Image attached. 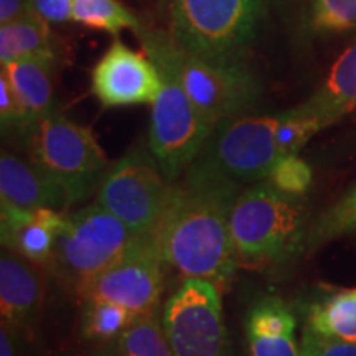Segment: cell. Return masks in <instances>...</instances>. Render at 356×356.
I'll return each mask as SVG.
<instances>
[{
  "label": "cell",
  "instance_id": "cell-23",
  "mask_svg": "<svg viewBox=\"0 0 356 356\" xmlns=\"http://www.w3.org/2000/svg\"><path fill=\"white\" fill-rule=\"evenodd\" d=\"M134 317L136 314L115 302L99 299V297H84L81 335L96 343L115 341V338L126 330Z\"/></svg>",
  "mask_w": 356,
  "mask_h": 356
},
{
  "label": "cell",
  "instance_id": "cell-4",
  "mask_svg": "<svg viewBox=\"0 0 356 356\" xmlns=\"http://www.w3.org/2000/svg\"><path fill=\"white\" fill-rule=\"evenodd\" d=\"M264 12L266 0H172L170 35L190 55L244 60Z\"/></svg>",
  "mask_w": 356,
  "mask_h": 356
},
{
  "label": "cell",
  "instance_id": "cell-33",
  "mask_svg": "<svg viewBox=\"0 0 356 356\" xmlns=\"http://www.w3.org/2000/svg\"><path fill=\"white\" fill-rule=\"evenodd\" d=\"M95 356H113V355H108V353H96Z\"/></svg>",
  "mask_w": 356,
  "mask_h": 356
},
{
  "label": "cell",
  "instance_id": "cell-13",
  "mask_svg": "<svg viewBox=\"0 0 356 356\" xmlns=\"http://www.w3.org/2000/svg\"><path fill=\"white\" fill-rule=\"evenodd\" d=\"M65 216V211L53 208L22 210L0 202L2 244L33 264H43L51 259Z\"/></svg>",
  "mask_w": 356,
  "mask_h": 356
},
{
  "label": "cell",
  "instance_id": "cell-19",
  "mask_svg": "<svg viewBox=\"0 0 356 356\" xmlns=\"http://www.w3.org/2000/svg\"><path fill=\"white\" fill-rule=\"evenodd\" d=\"M47 55H55L48 20L26 0L19 15L0 24V65Z\"/></svg>",
  "mask_w": 356,
  "mask_h": 356
},
{
  "label": "cell",
  "instance_id": "cell-16",
  "mask_svg": "<svg viewBox=\"0 0 356 356\" xmlns=\"http://www.w3.org/2000/svg\"><path fill=\"white\" fill-rule=\"evenodd\" d=\"M297 317L280 297L256 302L246 318V335L252 356H299Z\"/></svg>",
  "mask_w": 356,
  "mask_h": 356
},
{
  "label": "cell",
  "instance_id": "cell-28",
  "mask_svg": "<svg viewBox=\"0 0 356 356\" xmlns=\"http://www.w3.org/2000/svg\"><path fill=\"white\" fill-rule=\"evenodd\" d=\"M0 121H2L3 134L17 132L25 136L26 139L33 129V124L22 106L19 96L15 95L6 74L2 73H0Z\"/></svg>",
  "mask_w": 356,
  "mask_h": 356
},
{
  "label": "cell",
  "instance_id": "cell-5",
  "mask_svg": "<svg viewBox=\"0 0 356 356\" xmlns=\"http://www.w3.org/2000/svg\"><path fill=\"white\" fill-rule=\"evenodd\" d=\"M26 147L29 157L61 186L70 207L99 190L111 168L92 132L58 111L35 124Z\"/></svg>",
  "mask_w": 356,
  "mask_h": 356
},
{
  "label": "cell",
  "instance_id": "cell-8",
  "mask_svg": "<svg viewBox=\"0 0 356 356\" xmlns=\"http://www.w3.org/2000/svg\"><path fill=\"white\" fill-rule=\"evenodd\" d=\"M173 356H231L221 296L210 280L186 277L162 309Z\"/></svg>",
  "mask_w": 356,
  "mask_h": 356
},
{
  "label": "cell",
  "instance_id": "cell-3",
  "mask_svg": "<svg viewBox=\"0 0 356 356\" xmlns=\"http://www.w3.org/2000/svg\"><path fill=\"white\" fill-rule=\"evenodd\" d=\"M302 197L284 193L266 180L241 190L231 213V238L238 257L282 262L299 254L309 229Z\"/></svg>",
  "mask_w": 356,
  "mask_h": 356
},
{
  "label": "cell",
  "instance_id": "cell-20",
  "mask_svg": "<svg viewBox=\"0 0 356 356\" xmlns=\"http://www.w3.org/2000/svg\"><path fill=\"white\" fill-rule=\"evenodd\" d=\"M317 335L356 343V287L332 289L305 307V325Z\"/></svg>",
  "mask_w": 356,
  "mask_h": 356
},
{
  "label": "cell",
  "instance_id": "cell-10",
  "mask_svg": "<svg viewBox=\"0 0 356 356\" xmlns=\"http://www.w3.org/2000/svg\"><path fill=\"white\" fill-rule=\"evenodd\" d=\"M178 70L191 102L211 126L248 114L261 99V81L244 60H211L180 50Z\"/></svg>",
  "mask_w": 356,
  "mask_h": 356
},
{
  "label": "cell",
  "instance_id": "cell-25",
  "mask_svg": "<svg viewBox=\"0 0 356 356\" xmlns=\"http://www.w3.org/2000/svg\"><path fill=\"white\" fill-rule=\"evenodd\" d=\"M305 26L315 35L356 30V0H310Z\"/></svg>",
  "mask_w": 356,
  "mask_h": 356
},
{
  "label": "cell",
  "instance_id": "cell-22",
  "mask_svg": "<svg viewBox=\"0 0 356 356\" xmlns=\"http://www.w3.org/2000/svg\"><path fill=\"white\" fill-rule=\"evenodd\" d=\"M351 233H356V185L310 222L302 252H312Z\"/></svg>",
  "mask_w": 356,
  "mask_h": 356
},
{
  "label": "cell",
  "instance_id": "cell-17",
  "mask_svg": "<svg viewBox=\"0 0 356 356\" xmlns=\"http://www.w3.org/2000/svg\"><path fill=\"white\" fill-rule=\"evenodd\" d=\"M299 108L317 118L325 129L356 109V40L337 58L322 86Z\"/></svg>",
  "mask_w": 356,
  "mask_h": 356
},
{
  "label": "cell",
  "instance_id": "cell-27",
  "mask_svg": "<svg viewBox=\"0 0 356 356\" xmlns=\"http://www.w3.org/2000/svg\"><path fill=\"white\" fill-rule=\"evenodd\" d=\"M314 180L312 167L300 157L299 154L282 155L274 163L269 177L266 178L267 184L292 197H302L310 188Z\"/></svg>",
  "mask_w": 356,
  "mask_h": 356
},
{
  "label": "cell",
  "instance_id": "cell-14",
  "mask_svg": "<svg viewBox=\"0 0 356 356\" xmlns=\"http://www.w3.org/2000/svg\"><path fill=\"white\" fill-rule=\"evenodd\" d=\"M0 202L22 210L70 208L65 191L51 177L30 157L12 152H2L0 157Z\"/></svg>",
  "mask_w": 356,
  "mask_h": 356
},
{
  "label": "cell",
  "instance_id": "cell-7",
  "mask_svg": "<svg viewBox=\"0 0 356 356\" xmlns=\"http://www.w3.org/2000/svg\"><path fill=\"white\" fill-rule=\"evenodd\" d=\"M136 241L118 216L97 203L88 204L65 216L51 261L78 287L126 254Z\"/></svg>",
  "mask_w": 356,
  "mask_h": 356
},
{
  "label": "cell",
  "instance_id": "cell-15",
  "mask_svg": "<svg viewBox=\"0 0 356 356\" xmlns=\"http://www.w3.org/2000/svg\"><path fill=\"white\" fill-rule=\"evenodd\" d=\"M43 299V279L33 262L10 249L0 256V315L8 330H20L37 315Z\"/></svg>",
  "mask_w": 356,
  "mask_h": 356
},
{
  "label": "cell",
  "instance_id": "cell-26",
  "mask_svg": "<svg viewBox=\"0 0 356 356\" xmlns=\"http://www.w3.org/2000/svg\"><path fill=\"white\" fill-rule=\"evenodd\" d=\"M323 129L325 126L317 118L304 113L299 106L280 113V121L275 129V142L280 155L299 154L302 147Z\"/></svg>",
  "mask_w": 356,
  "mask_h": 356
},
{
  "label": "cell",
  "instance_id": "cell-34",
  "mask_svg": "<svg viewBox=\"0 0 356 356\" xmlns=\"http://www.w3.org/2000/svg\"><path fill=\"white\" fill-rule=\"evenodd\" d=\"M159 2H160V3H165V2H167V0H159Z\"/></svg>",
  "mask_w": 356,
  "mask_h": 356
},
{
  "label": "cell",
  "instance_id": "cell-29",
  "mask_svg": "<svg viewBox=\"0 0 356 356\" xmlns=\"http://www.w3.org/2000/svg\"><path fill=\"white\" fill-rule=\"evenodd\" d=\"M299 356H356V343L323 338L309 328H304Z\"/></svg>",
  "mask_w": 356,
  "mask_h": 356
},
{
  "label": "cell",
  "instance_id": "cell-18",
  "mask_svg": "<svg viewBox=\"0 0 356 356\" xmlns=\"http://www.w3.org/2000/svg\"><path fill=\"white\" fill-rule=\"evenodd\" d=\"M0 73L6 74L33 126L44 115L55 111L53 108L55 55L12 61L2 65Z\"/></svg>",
  "mask_w": 356,
  "mask_h": 356
},
{
  "label": "cell",
  "instance_id": "cell-1",
  "mask_svg": "<svg viewBox=\"0 0 356 356\" xmlns=\"http://www.w3.org/2000/svg\"><path fill=\"white\" fill-rule=\"evenodd\" d=\"M241 184L197 157L172 181L165 210L152 236L163 264L186 277L226 284L238 266L231 213Z\"/></svg>",
  "mask_w": 356,
  "mask_h": 356
},
{
  "label": "cell",
  "instance_id": "cell-24",
  "mask_svg": "<svg viewBox=\"0 0 356 356\" xmlns=\"http://www.w3.org/2000/svg\"><path fill=\"white\" fill-rule=\"evenodd\" d=\"M71 20L111 35L122 30H142L139 19L119 0H74Z\"/></svg>",
  "mask_w": 356,
  "mask_h": 356
},
{
  "label": "cell",
  "instance_id": "cell-9",
  "mask_svg": "<svg viewBox=\"0 0 356 356\" xmlns=\"http://www.w3.org/2000/svg\"><path fill=\"white\" fill-rule=\"evenodd\" d=\"M279 114L252 115L218 122L198 157L238 184L266 180L282 157L275 142Z\"/></svg>",
  "mask_w": 356,
  "mask_h": 356
},
{
  "label": "cell",
  "instance_id": "cell-30",
  "mask_svg": "<svg viewBox=\"0 0 356 356\" xmlns=\"http://www.w3.org/2000/svg\"><path fill=\"white\" fill-rule=\"evenodd\" d=\"M48 22L71 20L74 0H30Z\"/></svg>",
  "mask_w": 356,
  "mask_h": 356
},
{
  "label": "cell",
  "instance_id": "cell-6",
  "mask_svg": "<svg viewBox=\"0 0 356 356\" xmlns=\"http://www.w3.org/2000/svg\"><path fill=\"white\" fill-rule=\"evenodd\" d=\"M170 186L150 149H134L111 165L96 203L118 216L134 238L152 241Z\"/></svg>",
  "mask_w": 356,
  "mask_h": 356
},
{
  "label": "cell",
  "instance_id": "cell-2",
  "mask_svg": "<svg viewBox=\"0 0 356 356\" xmlns=\"http://www.w3.org/2000/svg\"><path fill=\"white\" fill-rule=\"evenodd\" d=\"M144 50L157 66L162 89L152 104L149 149L168 181H175L197 160L213 129L191 102L178 70V47L170 33L137 32Z\"/></svg>",
  "mask_w": 356,
  "mask_h": 356
},
{
  "label": "cell",
  "instance_id": "cell-31",
  "mask_svg": "<svg viewBox=\"0 0 356 356\" xmlns=\"http://www.w3.org/2000/svg\"><path fill=\"white\" fill-rule=\"evenodd\" d=\"M26 0H0V24L12 20L24 10Z\"/></svg>",
  "mask_w": 356,
  "mask_h": 356
},
{
  "label": "cell",
  "instance_id": "cell-32",
  "mask_svg": "<svg viewBox=\"0 0 356 356\" xmlns=\"http://www.w3.org/2000/svg\"><path fill=\"white\" fill-rule=\"evenodd\" d=\"M0 356H15L13 355L10 330L7 327H3V325L2 330H0Z\"/></svg>",
  "mask_w": 356,
  "mask_h": 356
},
{
  "label": "cell",
  "instance_id": "cell-12",
  "mask_svg": "<svg viewBox=\"0 0 356 356\" xmlns=\"http://www.w3.org/2000/svg\"><path fill=\"white\" fill-rule=\"evenodd\" d=\"M162 78L149 55L119 40L111 44L91 73V91L104 108L154 104Z\"/></svg>",
  "mask_w": 356,
  "mask_h": 356
},
{
  "label": "cell",
  "instance_id": "cell-11",
  "mask_svg": "<svg viewBox=\"0 0 356 356\" xmlns=\"http://www.w3.org/2000/svg\"><path fill=\"white\" fill-rule=\"evenodd\" d=\"M163 261L150 241L132 244L126 254L119 257L95 277L79 284L83 297H99L126 307L139 315L159 309L163 291Z\"/></svg>",
  "mask_w": 356,
  "mask_h": 356
},
{
  "label": "cell",
  "instance_id": "cell-21",
  "mask_svg": "<svg viewBox=\"0 0 356 356\" xmlns=\"http://www.w3.org/2000/svg\"><path fill=\"white\" fill-rule=\"evenodd\" d=\"M115 356H173L160 307L132 318L115 338Z\"/></svg>",
  "mask_w": 356,
  "mask_h": 356
}]
</instances>
